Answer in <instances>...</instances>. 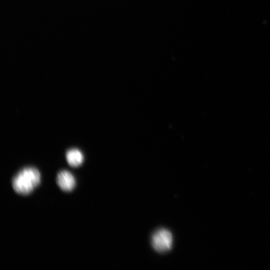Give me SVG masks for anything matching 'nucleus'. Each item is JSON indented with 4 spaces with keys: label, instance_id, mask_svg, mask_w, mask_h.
Instances as JSON below:
<instances>
[{
    "label": "nucleus",
    "instance_id": "obj_1",
    "mask_svg": "<svg viewBox=\"0 0 270 270\" xmlns=\"http://www.w3.org/2000/svg\"><path fill=\"white\" fill-rule=\"evenodd\" d=\"M40 182V174L38 170L34 167H26L14 176L12 185L16 193L27 195L31 193Z\"/></svg>",
    "mask_w": 270,
    "mask_h": 270
},
{
    "label": "nucleus",
    "instance_id": "obj_2",
    "mask_svg": "<svg viewBox=\"0 0 270 270\" xmlns=\"http://www.w3.org/2000/svg\"><path fill=\"white\" fill-rule=\"evenodd\" d=\"M153 248L159 252H164L171 250L172 236L168 230L161 228L156 231L152 237Z\"/></svg>",
    "mask_w": 270,
    "mask_h": 270
},
{
    "label": "nucleus",
    "instance_id": "obj_3",
    "mask_svg": "<svg viewBox=\"0 0 270 270\" xmlns=\"http://www.w3.org/2000/svg\"><path fill=\"white\" fill-rule=\"evenodd\" d=\"M56 183L61 190L70 192L76 186V181L73 174L70 172L63 170L57 174Z\"/></svg>",
    "mask_w": 270,
    "mask_h": 270
},
{
    "label": "nucleus",
    "instance_id": "obj_4",
    "mask_svg": "<svg viewBox=\"0 0 270 270\" xmlns=\"http://www.w3.org/2000/svg\"><path fill=\"white\" fill-rule=\"evenodd\" d=\"M66 156L68 163L73 167L80 166L84 160L82 153L76 148H70L67 150Z\"/></svg>",
    "mask_w": 270,
    "mask_h": 270
}]
</instances>
